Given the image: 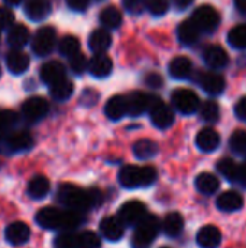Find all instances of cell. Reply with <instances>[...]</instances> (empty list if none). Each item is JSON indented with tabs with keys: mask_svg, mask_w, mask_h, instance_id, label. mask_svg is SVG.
I'll return each mask as SVG.
<instances>
[{
	"mask_svg": "<svg viewBox=\"0 0 246 248\" xmlns=\"http://www.w3.org/2000/svg\"><path fill=\"white\" fill-rule=\"evenodd\" d=\"M171 102L174 108L183 115H191L199 110L200 99L199 96L190 89H178L173 93Z\"/></svg>",
	"mask_w": 246,
	"mask_h": 248,
	"instance_id": "obj_9",
	"label": "cell"
},
{
	"mask_svg": "<svg viewBox=\"0 0 246 248\" xmlns=\"http://www.w3.org/2000/svg\"><path fill=\"white\" fill-rule=\"evenodd\" d=\"M216 205L222 212H236V211L242 209L244 198L238 192H233V190L223 192L219 195Z\"/></svg>",
	"mask_w": 246,
	"mask_h": 248,
	"instance_id": "obj_25",
	"label": "cell"
},
{
	"mask_svg": "<svg viewBox=\"0 0 246 248\" xmlns=\"http://www.w3.org/2000/svg\"><path fill=\"white\" fill-rule=\"evenodd\" d=\"M52 10L49 0H26L25 3V13L30 20H43L49 16Z\"/></svg>",
	"mask_w": 246,
	"mask_h": 248,
	"instance_id": "obj_21",
	"label": "cell"
},
{
	"mask_svg": "<svg viewBox=\"0 0 246 248\" xmlns=\"http://www.w3.org/2000/svg\"><path fill=\"white\" fill-rule=\"evenodd\" d=\"M33 145V138L28 131L12 129L0 134V153L1 154H16L30 150Z\"/></svg>",
	"mask_w": 246,
	"mask_h": 248,
	"instance_id": "obj_5",
	"label": "cell"
},
{
	"mask_svg": "<svg viewBox=\"0 0 246 248\" xmlns=\"http://www.w3.org/2000/svg\"><path fill=\"white\" fill-rule=\"evenodd\" d=\"M100 237L93 231H83L75 235V248H100Z\"/></svg>",
	"mask_w": 246,
	"mask_h": 248,
	"instance_id": "obj_37",
	"label": "cell"
},
{
	"mask_svg": "<svg viewBox=\"0 0 246 248\" xmlns=\"http://www.w3.org/2000/svg\"><path fill=\"white\" fill-rule=\"evenodd\" d=\"M104 113L112 121H119L125 115H128V97L123 94L112 96L104 108Z\"/></svg>",
	"mask_w": 246,
	"mask_h": 248,
	"instance_id": "obj_20",
	"label": "cell"
},
{
	"mask_svg": "<svg viewBox=\"0 0 246 248\" xmlns=\"http://www.w3.org/2000/svg\"><path fill=\"white\" fill-rule=\"evenodd\" d=\"M232 183L239 185V186H242V187H246V160L242 163V164H239V166H238V169H236V174H235V177H233Z\"/></svg>",
	"mask_w": 246,
	"mask_h": 248,
	"instance_id": "obj_47",
	"label": "cell"
},
{
	"mask_svg": "<svg viewBox=\"0 0 246 248\" xmlns=\"http://www.w3.org/2000/svg\"><path fill=\"white\" fill-rule=\"evenodd\" d=\"M161 248H170V247H161Z\"/></svg>",
	"mask_w": 246,
	"mask_h": 248,
	"instance_id": "obj_55",
	"label": "cell"
},
{
	"mask_svg": "<svg viewBox=\"0 0 246 248\" xmlns=\"http://www.w3.org/2000/svg\"><path fill=\"white\" fill-rule=\"evenodd\" d=\"M199 84H200V87L206 93L213 94V96L220 94L225 90V87H226V83H225L223 76H220L217 73H213V71L202 73L199 76Z\"/></svg>",
	"mask_w": 246,
	"mask_h": 248,
	"instance_id": "obj_14",
	"label": "cell"
},
{
	"mask_svg": "<svg viewBox=\"0 0 246 248\" xmlns=\"http://www.w3.org/2000/svg\"><path fill=\"white\" fill-rule=\"evenodd\" d=\"M57 201L65 206V209H71L75 212H86L103 202V195L99 189H81L71 183H64L58 187Z\"/></svg>",
	"mask_w": 246,
	"mask_h": 248,
	"instance_id": "obj_1",
	"label": "cell"
},
{
	"mask_svg": "<svg viewBox=\"0 0 246 248\" xmlns=\"http://www.w3.org/2000/svg\"><path fill=\"white\" fill-rule=\"evenodd\" d=\"M233 3L242 15H246V0H233Z\"/></svg>",
	"mask_w": 246,
	"mask_h": 248,
	"instance_id": "obj_52",
	"label": "cell"
},
{
	"mask_svg": "<svg viewBox=\"0 0 246 248\" xmlns=\"http://www.w3.org/2000/svg\"><path fill=\"white\" fill-rule=\"evenodd\" d=\"M200 31L199 28L194 25V22L190 19V20H184L178 25L177 28V36H178V41L183 44V45H194L199 38H200Z\"/></svg>",
	"mask_w": 246,
	"mask_h": 248,
	"instance_id": "obj_27",
	"label": "cell"
},
{
	"mask_svg": "<svg viewBox=\"0 0 246 248\" xmlns=\"http://www.w3.org/2000/svg\"><path fill=\"white\" fill-rule=\"evenodd\" d=\"M222 243V232L215 225H206L197 232V244L202 248H217Z\"/></svg>",
	"mask_w": 246,
	"mask_h": 248,
	"instance_id": "obj_22",
	"label": "cell"
},
{
	"mask_svg": "<svg viewBox=\"0 0 246 248\" xmlns=\"http://www.w3.org/2000/svg\"><path fill=\"white\" fill-rule=\"evenodd\" d=\"M196 145L203 153H213L220 145V135L213 128H203L196 137Z\"/></svg>",
	"mask_w": 246,
	"mask_h": 248,
	"instance_id": "obj_19",
	"label": "cell"
},
{
	"mask_svg": "<svg viewBox=\"0 0 246 248\" xmlns=\"http://www.w3.org/2000/svg\"><path fill=\"white\" fill-rule=\"evenodd\" d=\"M231 150L235 154L245 155L246 154V131H235L229 140Z\"/></svg>",
	"mask_w": 246,
	"mask_h": 248,
	"instance_id": "obj_40",
	"label": "cell"
},
{
	"mask_svg": "<svg viewBox=\"0 0 246 248\" xmlns=\"http://www.w3.org/2000/svg\"><path fill=\"white\" fill-rule=\"evenodd\" d=\"M91 76L94 77H99V78H103V77H107L112 70H113V61L109 55L104 54H94L93 58L88 61V68Z\"/></svg>",
	"mask_w": 246,
	"mask_h": 248,
	"instance_id": "obj_17",
	"label": "cell"
},
{
	"mask_svg": "<svg viewBox=\"0 0 246 248\" xmlns=\"http://www.w3.org/2000/svg\"><path fill=\"white\" fill-rule=\"evenodd\" d=\"M128 97V113L130 116H139L149 110L154 94H146L142 92H133Z\"/></svg>",
	"mask_w": 246,
	"mask_h": 248,
	"instance_id": "obj_13",
	"label": "cell"
},
{
	"mask_svg": "<svg viewBox=\"0 0 246 248\" xmlns=\"http://www.w3.org/2000/svg\"><path fill=\"white\" fill-rule=\"evenodd\" d=\"M58 51H59L61 55H64L67 58H71L72 55L80 52V41L75 36H71V35L64 36L58 44Z\"/></svg>",
	"mask_w": 246,
	"mask_h": 248,
	"instance_id": "obj_38",
	"label": "cell"
},
{
	"mask_svg": "<svg viewBox=\"0 0 246 248\" xmlns=\"http://www.w3.org/2000/svg\"><path fill=\"white\" fill-rule=\"evenodd\" d=\"M100 232L109 241H119L125 234V225L117 217H106L100 222Z\"/></svg>",
	"mask_w": 246,
	"mask_h": 248,
	"instance_id": "obj_15",
	"label": "cell"
},
{
	"mask_svg": "<svg viewBox=\"0 0 246 248\" xmlns=\"http://www.w3.org/2000/svg\"><path fill=\"white\" fill-rule=\"evenodd\" d=\"M191 20L194 22V25L199 28L200 32L212 33L220 25V15L213 6L203 4V6H200V7H197L194 10V13L191 16Z\"/></svg>",
	"mask_w": 246,
	"mask_h": 248,
	"instance_id": "obj_6",
	"label": "cell"
},
{
	"mask_svg": "<svg viewBox=\"0 0 246 248\" xmlns=\"http://www.w3.org/2000/svg\"><path fill=\"white\" fill-rule=\"evenodd\" d=\"M235 115L241 119V121H245L246 122V96L239 99L238 103L235 105Z\"/></svg>",
	"mask_w": 246,
	"mask_h": 248,
	"instance_id": "obj_50",
	"label": "cell"
},
{
	"mask_svg": "<svg viewBox=\"0 0 246 248\" xmlns=\"http://www.w3.org/2000/svg\"><path fill=\"white\" fill-rule=\"evenodd\" d=\"M39 77L45 84L52 86L54 83L65 78V67L58 61H48L41 67Z\"/></svg>",
	"mask_w": 246,
	"mask_h": 248,
	"instance_id": "obj_18",
	"label": "cell"
},
{
	"mask_svg": "<svg viewBox=\"0 0 246 248\" xmlns=\"http://www.w3.org/2000/svg\"><path fill=\"white\" fill-rule=\"evenodd\" d=\"M57 44V32L51 26H43L36 31L32 39V51L38 57H46L52 52Z\"/></svg>",
	"mask_w": 246,
	"mask_h": 248,
	"instance_id": "obj_8",
	"label": "cell"
},
{
	"mask_svg": "<svg viewBox=\"0 0 246 248\" xmlns=\"http://www.w3.org/2000/svg\"><path fill=\"white\" fill-rule=\"evenodd\" d=\"M4 3L9 4V6H17V4L22 3V0H4Z\"/></svg>",
	"mask_w": 246,
	"mask_h": 248,
	"instance_id": "obj_53",
	"label": "cell"
},
{
	"mask_svg": "<svg viewBox=\"0 0 246 248\" xmlns=\"http://www.w3.org/2000/svg\"><path fill=\"white\" fill-rule=\"evenodd\" d=\"M14 22V15L7 7H0V31L12 28Z\"/></svg>",
	"mask_w": 246,
	"mask_h": 248,
	"instance_id": "obj_45",
	"label": "cell"
},
{
	"mask_svg": "<svg viewBox=\"0 0 246 248\" xmlns=\"http://www.w3.org/2000/svg\"><path fill=\"white\" fill-rule=\"evenodd\" d=\"M161 230V222L155 215H146L136 227L132 235L130 246L132 248H149L155 241Z\"/></svg>",
	"mask_w": 246,
	"mask_h": 248,
	"instance_id": "obj_4",
	"label": "cell"
},
{
	"mask_svg": "<svg viewBox=\"0 0 246 248\" xmlns=\"http://www.w3.org/2000/svg\"><path fill=\"white\" fill-rule=\"evenodd\" d=\"M49 112V105L43 97L32 96L26 99L22 105V115L29 122H38L46 116Z\"/></svg>",
	"mask_w": 246,
	"mask_h": 248,
	"instance_id": "obj_11",
	"label": "cell"
},
{
	"mask_svg": "<svg viewBox=\"0 0 246 248\" xmlns=\"http://www.w3.org/2000/svg\"><path fill=\"white\" fill-rule=\"evenodd\" d=\"M65 1L67 6L74 12H84L90 4V0H65Z\"/></svg>",
	"mask_w": 246,
	"mask_h": 248,
	"instance_id": "obj_48",
	"label": "cell"
},
{
	"mask_svg": "<svg viewBox=\"0 0 246 248\" xmlns=\"http://www.w3.org/2000/svg\"><path fill=\"white\" fill-rule=\"evenodd\" d=\"M122 12L115 6H107L100 12V23L104 29H117L122 25Z\"/></svg>",
	"mask_w": 246,
	"mask_h": 248,
	"instance_id": "obj_32",
	"label": "cell"
},
{
	"mask_svg": "<svg viewBox=\"0 0 246 248\" xmlns=\"http://www.w3.org/2000/svg\"><path fill=\"white\" fill-rule=\"evenodd\" d=\"M146 215H148V209L145 203L139 201L125 202L117 212V218L125 227H136Z\"/></svg>",
	"mask_w": 246,
	"mask_h": 248,
	"instance_id": "obj_7",
	"label": "cell"
},
{
	"mask_svg": "<svg viewBox=\"0 0 246 248\" xmlns=\"http://www.w3.org/2000/svg\"><path fill=\"white\" fill-rule=\"evenodd\" d=\"M158 173L151 166H125L119 171V183L126 189L148 187L155 183Z\"/></svg>",
	"mask_w": 246,
	"mask_h": 248,
	"instance_id": "obj_3",
	"label": "cell"
},
{
	"mask_svg": "<svg viewBox=\"0 0 246 248\" xmlns=\"http://www.w3.org/2000/svg\"><path fill=\"white\" fill-rule=\"evenodd\" d=\"M4 237L6 241L12 246H23L30 238V228L22 221H16L6 227Z\"/></svg>",
	"mask_w": 246,
	"mask_h": 248,
	"instance_id": "obj_12",
	"label": "cell"
},
{
	"mask_svg": "<svg viewBox=\"0 0 246 248\" xmlns=\"http://www.w3.org/2000/svg\"><path fill=\"white\" fill-rule=\"evenodd\" d=\"M19 124V115L12 110L0 109V134L12 131Z\"/></svg>",
	"mask_w": 246,
	"mask_h": 248,
	"instance_id": "obj_39",
	"label": "cell"
},
{
	"mask_svg": "<svg viewBox=\"0 0 246 248\" xmlns=\"http://www.w3.org/2000/svg\"><path fill=\"white\" fill-rule=\"evenodd\" d=\"M228 42L236 49H246V25H238L228 33Z\"/></svg>",
	"mask_w": 246,
	"mask_h": 248,
	"instance_id": "obj_36",
	"label": "cell"
},
{
	"mask_svg": "<svg viewBox=\"0 0 246 248\" xmlns=\"http://www.w3.org/2000/svg\"><path fill=\"white\" fill-rule=\"evenodd\" d=\"M75 235L71 231H62L57 235L54 244L57 248H75Z\"/></svg>",
	"mask_w": 246,
	"mask_h": 248,
	"instance_id": "obj_44",
	"label": "cell"
},
{
	"mask_svg": "<svg viewBox=\"0 0 246 248\" xmlns=\"http://www.w3.org/2000/svg\"><path fill=\"white\" fill-rule=\"evenodd\" d=\"M29 57L20 49H12L6 57V65L12 74H23L29 68Z\"/></svg>",
	"mask_w": 246,
	"mask_h": 248,
	"instance_id": "obj_24",
	"label": "cell"
},
{
	"mask_svg": "<svg viewBox=\"0 0 246 248\" xmlns=\"http://www.w3.org/2000/svg\"><path fill=\"white\" fill-rule=\"evenodd\" d=\"M133 154L139 160H149L158 154V144L152 140L144 138L133 144Z\"/></svg>",
	"mask_w": 246,
	"mask_h": 248,
	"instance_id": "obj_31",
	"label": "cell"
},
{
	"mask_svg": "<svg viewBox=\"0 0 246 248\" xmlns=\"http://www.w3.org/2000/svg\"><path fill=\"white\" fill-rule=\"evenodd\" d=\"M49 87H51V96L55 100H59V102L70 99L71 94L74 93V84H72V81H70L67 78H62V80L54 83Z\"/></svg>",
	"mask_w": 246,
	"mask_h": 248,
	"instance_id": "obj_34",
	"label": "cell"
},
{
	"mask_svg": "<svg viewBox=\"0 0 246 248\" xmlns=\"http://www.w3.org/2000/svg\"><path fill=\"white\" fill-rule=\"evenodd\" d=\"M148 112L151 115L152 124L159 129H167L174 124V112H173V109L168 105H165L157 96H154L151 108H149Z\"/></svg>",
	"mask_w": 246,
	"mask_h": 248,
	"instance_id": "obj_10",
	"label": "cell"
},
{
	"mask_svg": "<svg viewBox=\"0 0 246 248\" xmlns=\"http://www.w3.org/2000/svg\"><path fill=\"white\" fill-rule=\"evenodd\" d=\"M203 60H204V62L210 68L220 70V68H223V67L228 65L229 55H228V52L222 46H219V45H210L203 52Z\"/></svg>",
	"mask_w": 246,
	"mask_h": 248,
	"instance_id": "obj_16",
	"label": "cell"
},
{
	"mask_svg": "<svg viewBox=\"0 0 246 248\" xmlns=\"http://www.w3.org/2000/svg\"><path fill=\"white\" fill-rule=\"evenodd\" d=\"M193 1H194V0H174V6H175L178 10H184V9L190 7Z\"/></svg>",
	"mask_w": 246,
	"mask_h": 248,
	"instance_id": "obj_51",
	"label": "cell"
},
{
	"mask_svg": "<svg viewBox=\"0 0 246 248\" xmlns=\"http://www.w3.org/2000/svg\"><path fill=\"white\" fill-rule=\"evenodd\" d=\"M200 118L204 121V122H209V124H215L219 121L220 118V108L216 102L213 100H207L204 102L203 105H200Z\"/></svg>",
	"mask_w": 246,
	"mask_h": 248,
	"instance_id": "obj_35",
	"label": "cell"
},
{
	"mask_svg": "<svg viewBox=\"0 0 246 248\" xmlns=\"http://www.w3.org/2000/svg\"><path fill=\"white\" fill-rule=\"evenodd\" d=\"M112 45V35L107 29H96L88 36V46L94 54H104Z\"/></svg>",
	"mask_w": 246,
	"mask_h": 248,
	"instance_id": "obj_23",
	"label": "cell"
},
{
	"mask_svg": "<svg viewBox=\"0 0 246 248\" xmlns=\"http://www.w3.org/2000/svg\"><path fill=\"white\" fill-rule=\"evenodd\" d=\"M0 76H1V67H0Z\"/></svg>",
	"mask_w": 246,
	"mask_h": 248,
	"instance_id": "obj_54",
	"label": "cell"
},
{
	"mask_svg": "<svg viewBox=\"0 0 246 248\" xmlns=\"http://www.w3.org/2000/svg\"><path fill=\"white\" fill-rule=\"evenodd\" d=\"M161 228H162V231H164V234L167 237L175 238L184 230V219L178 212H171L164 218V221L161 224Z\"/></svg>",
	"mask_w": 246,
	"mask_h": 248,
	"instance_id": "obj_28",
	"label": "cell"
},
{
	"mask_svg": "<svg viewBox=\"0 0 246 248\" xmlns=\"http://www.w3.org/2000/svg\"><path fill=\"white\" fill-rule=\"evenodd\" d=\"M145 7L154 16H162L168 12L170 3L168 0H145Z\"/></svg>",
	"mask_w": 246,
	"mask_h": 248,
	"instance_id": "obj_43",
	"label": "cell"
},
{
	"mask_svg": "<svg viewBox=\"0 0 246 248\" xmlns=\"http://www.w3.org/2000/svg\"><path fill=\"white\" fill-rule=\"evenodd\" d=\"M125 7L132 13H139L145 4V0H123Z\"/></svg>",
	"mask_w": 246,
	"mask_h": 248,
	"instance_id": "obj_49",
	"label": "cell"
},
{
	"mask_svg": "<svg viewBox=\"0 0 246 248\" xmlns=\"http://www.w3.org/2000/svg\"><path fill=\"white\" fill-rule=\"evenodd\" d=\"M49 189H51L49 180H48L45 176L38 174V176H35V177H32V179L29 180L26 193H28L29 198H32V199L41 201V199H43L45 196H48Z\"/></svg>",
	"mask_w": 246,
	"mask_h": 248,
	"instance_id": "obj_26",
	"label": "cell"
},
{
	"mask_svg": "<svg viewBox=\"0 0 246 248\" xmlns=\"http://www.w3.org/2000/svg\"><path fill=\"white\" fill-rule=\"evenodd\" d=\"M170 74L177 78V80H186L191 76L193 73V64L187 57H175L171 62H170Z\"/></svg>",
	"mask_w": 246,
	"mask_h": 248,
	"instance_id": "obj_29",
	"label": "cell"
},
{
	"mask_svg": "<svg viewBox=\"0 0 246 248\" xmlns=\"http://www.w3.org/2000/svg\"><path fill=\"white\" fill-rule=\"evenodd\" d=\"M220 186L219 179L212 173H202L196 177V189L203 195H213Z\"/></svg>",
	"mask_w": 246,
	"mask_h": 248,
	"instance_id": "obj_33",
	"label": "cell"
},
{
	"mask_svg": "<svg viewBox=\"0 0 246 248\" xmlns=\"http://www.w3.org/2000/svg\"><path fill=\"white\" fill-rule=\"evenodd\" d=\"M236 169H238V164L232 160V158H222L219 163H217V170L220 171V174H223L229 182L233 180L235 174H236Z\"/></svg>",
	"mask_w": 246,
	"mask_h": 248,
	"instance_id": "obj_42",
	"label": "cell"
},
{
	"mask_svg": "<svg viewBox=\"0 0 246 248\" xmlns=\"http://www.w3.org/2000/svg\"><path fill=\"white\" fill-rule=\"evenodd\" d=\"M35 221L43 230L72 231L83 222V214L71 209H58L48 206L36 212Z\"/></svg>",
	"mask_w": 246,
	"mask_h": 248,
	"instance_id": "obj_2",
	"label": "cell"
},
{
	"mask_svg": "<svg viewBox=\"0 0 246 248\" xmlns=\"http://www.w3.org/2000/svg\"><path fill=\"white\" fill-rule=\"evenodd\" d=\"M29 29L25 25H13L7 33V44L12 49H22L29 42Z\"/></svg>",
	"mask_w": 246,
	"mask_h": 248,
	"instance_id": "obj_30",
	"label": "cell"
},
{
	"mask_svg": "<svg viewBox=\"0 0 246 248\" xmlns=\"http://www.w3.org/2000/svg\"><path fill=\"white\" fill-rule=\"evenodd\" d=\"M145 83H146V86H149L151 89H159V87H162L164 80H162V77H161L158 73H148V74L145 76Z\"/></svg>",
	"mask_w": 246,
	"mask_h": 248,
	"instance_id": "obj_46",
	"label": "cell"
},
{
	"mask_svg": "<svg viewBox=\"0 0 246 248\" xmlns=\"http://www.w3.org/2000/svg\"><path fill=\"white\" fill-rule=\"evenodd\" d=\"M70 68L75 76H81L87 71L88 68V60L86 58L84 54L78 52L70 58Z\"/></svg>",
	"mask_w": 246,
	"mask_h": 248,
	"instance_id": "obj_41",
	"label": "cell"
}]
</instances>
